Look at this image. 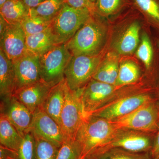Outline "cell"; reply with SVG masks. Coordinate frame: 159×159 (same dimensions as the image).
I'll list each match as a JSON object with an SVG mask.
<instances>
[{"instance_id": "obj_36", "label": "cell", "mask_w": 159, "mask_h": 159, "mask_svg": "<svg viewBox=\"0 0 159 159\" xmlns=\"http://www.w3.org/2000/svg\"><path fill=\"white\" fill-rule=\"evenodd\" d=\"M9 0H0V8L4 5L6 2Z\"/></svg>"}, {"instance_id": "obj_29", "label": "cell", "mask_w": 159, "mask_h": 159, "mask_svg": "<svg viewBox=\"0 0 159 159\" xmlns=\"http://www.w3.org/2000/svg\"><path fill=\"white\" fill-rule=\"evenodd\" d=\"M135 7L147 17L159 24V0H132Z\"/></svg>"}, {"instance_id": "obj_11", "label": "cell", "mask_w": 159, "mask_h": 159, "mask_svg": "<svg viewBox=\"0 0 159 159\" xmlns=\"http://www.w3.org/2000/svg\"><path fill=\"white\" fill-rule=\"evenodd\" d=\"M31 132L35 138L49 141L58 147L65 140L59 124L41 109L34 113Z\"/></svg>"}, {"instance_id": "obj_12", "label": "cell", "mask_w": 159, "mask_h": 159, "mask_svg": "<svg viewBox=\"0 0 159 159\" xmlns=\"http://www.w3.org/2000/svg\"><path fill=\"white\" fill-rule=\"evenodd\" d=\"M0 34V49L11 61L21 57L27 52L26 35L20 23L8 24Z\"/></svg>"}, {"instance_id": "obj_2", "label": "cell", "mask_w": 159, "mask_h": 159, "mask_svg": "<svg viewBox=\"0 0 159 159\" xmlns=\"http://www.w3.org/2000/svg\"><path fill=\"white\" fill-rule=\"evenodd\" d=\"M98 16L94 14L65 43L72 56L99 55L105 43L106 31Z\"/></svg>"}, {"instance_id": "obj_34", "label": "cell", "mask_w": 159, "mask_h": 159, "mask_svg": "<svg viewBox=\"0 0 159 159\" xmlns=\"http://www.w3.org/2000/svg\"><path fill=\"white\" fill-rule=\"evenodd\" d=\"M150 153L154 159L159 157V122L156 133L155 134L154 139Z\"/></svg>"}, {"instance_id": "obj_1", "label": "cell", "mask_w": 159, "mask_h": 159, "mask_svg": "<svg viewBox=\"0 0 159 159\" xmlns=\"http://www.w3.org/2000/svg\"><path fill=\"white\" fill-rule=\"evenodd\" d=\"M117 129L111 121L90 116L83 122L74 139L80 159H89L113 138Z\"/></svg>"}, {"instance_id": "obj_33", "label": "cell", "mask_w": 159, "mask_h": 159, "mask_svg": "<svg viewBox=\"0 0 159 159\" xmlns=\"http://www.w3.org/2000/svg\"><path fill=\"white\" fill-rule=\"evenodd\" d=\"M64 2L73 8L86 9L93 13H96L95 4L92 3L90 0H64Z\"/></svg>"}, {"instance_id": "obj_20", "label": "cell", "mask_w": 159, "mask_h": 159, "mask_svg": "<svg viewBox=\"0 0 159 159\" xmlns=\"http://www.w3.org/2000/svg\"><path fill=\"white\" fill-rule=\"evenodd\" d=\"M140 26L138 22L132 23L123 32L116 43V49L119 54H132L139 46Z\"/></svg>"}, {"instance_id": "obj_23", "label": "cell", "mask_w": 159, "mask_h": 159, "mask_svg": "<svg viewBox=\"0 0 159 159\" xmlns=\"http://www.w3.org/2000/svg\"><path fill=\"white\" fill-rule=\"evenodd\" d=\"M140 76L139 66L132 61H125L119 65L116 86L122 87L135 82Z\"/></svg>"}, {"instance_id": "obj_28", "label": "cell", "mask_w": 159, "mask_h": 159, "mask_svg": "<svg viewBox=\"0 0 159 159\" xmlns=\"http://www.w3.org/2000/svg\"><path fill=\"white\" fill-rule=\"evenodd\" d=\"M128 0H97L95 11L100 16L116 14L125 7Z\"/></svg>"}, {"instance_id": "obj_6", "label": "cell", "mask_w": 159, "mask_h": 159, "mask_svg": "<svg viewBox=\"0 0 159 159\" xmlns=\"http://www.w3.org/2000/svg\"><path fill=\"white\" fill-rule=\"evenodd\" d=\"M101 61L100 55L72 56L65 72L69 88L77 91L84 87L93 79Z\"/></svg>"}, {"instance_id": "obj_22", "label": "cell", "mask_w": 159, "mask_h": 159, "mask_svg": "<svg viewBox=\"0 0 159 159\" xmlns=\"http://www.w3.org/2000/svg\"><path fill=\"white\" fill-rule=\"evenodd\" d=\"M119 66L116 57H107L101 61L93 79L116 85Z\"/></svg>"}, {"instance_id": "obj_17", "label": "cell", "mask_w": 159, "mask_h": 159, "mask_svg": "<svg viewBox=\"0 0 159 159\" xmlns=\"http://www.w3.org/2000/svg\"><path fill=\"white\" fill-rule=\"evenodd\" d=\"M16 90V78L12 61L0 49V94L6 100L12 97Z\"/></svg>"}, {"instance_id": "obj_25", "label": "cell", "mask_w": 159, "mask_h": 159, "mask_svg": "<svg viewBox=\"0 0 159 159\" xmlns=\"http://www.w3.org/2000/svg\"><path fill=\"white\" fill-rule=\"evenodd\" d=\"M52 20L36 16H29L20 23L26 36L38 34L50 29Z\"/></svg>"}, {"instance_id": "obj_39", "label": "cell", "mask_w": 159, "mask_h": 159, "mask_svg": "<svg viewBox=\"0 0 159 159\" xmlns=\"http://www.w3.org/2000/svg\"><path fill=\"white\" fill-rule=\"evenodd\" d=\"M157 159H159V158H158Z\"/></svg>"}, {"instance_id": "obj_19", "label": "cell", "mask_w": 159, "mask_h": 159, "mask_svg": "<svg viewBox=\"0 0 159 159\" xmlns=\"http://www.w3.org/2000/svg\"><path fill=\"white\" fill-rule=\"evenodd\" d=\"M23 137L9 121L5 113L0 115V143L6 148L17 152Z\"/></svg>"}, {"instance_id": "obj_10", "label": "cell", "mask_w": 159, "mask_h": 159, "mask_svg": "<svg viewBox=\"0 0 159 159\" xmlns=\"http://www.w3.org/2000/svg\"><path fill=\"white\" fill-rule=\"evenodd\" d=\"M156 99L157 98L145 93L122 96L95 111L90 116L113 121Z\"/></svg>"}, {"instance_id": "obj_37", "label": "cell", "mask_w": 159, "mask_h": 159, "mask_svg": "<svg viewBox=\"0 0 159 159\" xmlns=\"http://www.w3.org/2000/svg\"><path fill=\"white\" fill-rule=\"evenodd\" d=\"M157 101L158 103H159V92L158 93V94L157 97Z\"/></svg>"}, {"instance_id": "obj_7", "label": "cell", "mask_w": 159, "mask_h": 159, "mask_svg": "<svg viewBox=\"0 0 159 159\" xmlns=\"http://www.w3.org/2000/svg\"><path fill=\"white\" fill-rule=\"evenodd\" d=\"M155 134L127 129H118L113 138L91 159L111 148H118L131 152H150Z\"/></svg>"}, {"instance_id": "obj_16", "label": "cell", "mask_w": 159, "mask_h": 159, "mask_svg": "<svg viewBox=\"0 0 159 159\" xmlns=\"http://www.w3.org/2000/svg\"><path fill=\"white\" fill-rule=\"evenodd\" d=\"M65 79L51 87L40 109L60 126V116L69 90Z\"/></svg>"}, {"instance_id": "obj_8", "label": "cell", "mask_w": 159, "mask_h": 159, "mask_svg": "<svg viewBox=\"0 0 159 159\" xmlns=\"http://www.w3.org/2000/svg\"><path fill=\"white\" fill-rule=\"evenodd\" d=\"M120 87L91 80L81 89L80 92V100L85 118L89 117L95 111L117 99L116 91Z\"/></svg>"}, {"instance_id": "obj_5", "label": "cell", "mask_w": 159, "mask_h": 159, "mask_svg": "<svg viewBox=\"0 0 159 159\" xmlns=\"http://www.w3.org/2000/svg\"><path fill=\"white\" fill-rule=\"evenodd\" d=\"M117 129H127L155 134L159 122V104L153 100L130 113L110 121Z\"/></svg>"}, {"instance_id": "obj_27", "label": "cell", "mask_w": 159, "mask_h": 159, "mask_svg": "<svg viewBox=\"0 0 159 159\" xmlns=\"http://www.w3.org/2000/svg\"><path fill=\"white\" fill-rule=\"evenodd\" d=\"M33 159H56L59 147L52 142L35 138Z\"/></svg>"}, {"instance_id": "obj_14", "label": "cell", "mask_w": 159, "mask_h": 159, "mask_svg": "<svg viewBox=\"0 0 159 159\" xmlns=\"http://www.w3.org/2000/svg\"><path fill=\"white\" fill-rule=\"evenodd\" d=\"M52 87L40 80L16 89L12 97L22 103L34 114L35 111L41 107Z\"/></svg>"}, {"instance_id": "obj_32", "label": "cell", "mask_w": 159, "mask_h": 159, "mask_svg": "<svg viewBox=\"0 0 159 159\" xmlns=\"http://www.w3.org/2000/svg\"><path fill=\"white\" fill-rule=\"evenodd\" d=\"M56 159H80V155L75 141L65 139L59 147Z\"/></svg>"}, {"instance_id": "obj_13", "label": "cell", "mask_w": 159, "mask_h": 159, "mask_svg": "<svg viewBox=\"0 0 159 159\" xmlns=\"http://www.w3.org/2000/svg\"><path fill=\"white\" fill-rule=\"evenodd\" d=\"M12 62L15 75L16 90L40 80L39 55L27 51Z\"/></svg>"}, {"instance_id": "obj_26", "label": "cell", "mask_w": 159, "mask_h": 159, "mask_svg": "<svg viewBox=\"0 0 159 159\" xmlns=\"http://www.w3.org/2000/svg\"><path fill=\"white\" fill-rule=\"evenodd\" d=\"M91 159H154L150 152L145 154L131 152L121 148L109 149Z\"/></svg>"}, {"instance_id": "obj_31", "label": "cell", "mask_w": 159, "mask_h": 159, "mask_svg": "<svg viewBox=\"0 0 159 159\" xmlns=\"http://www.w3.org/2000/svg\"><path fill=\"white\" fill-rule=\"evenodd\" d=\"M34 145L35 139L32 133L25 135L17 151L18 159H33Z\"/></svg>"}, {"instance_id": "obj_3", "label": "cell", "mask_w": 159, "mask_h": 159, "mask_svg": "<svg viewBox=\"0 0 159 159\" xmlns=\"http://www.w3.org/2000/svg\"><path fill=\"white\" fill-rule=\"evenodd\" d=\"M95 13L89 9L73 8L65 3L52 20L50 27L57 43L68 42Z\"/></svg>"}, {"instance_id": "obj_30", "label": "cell", "mask_w": 159, "mask_h": 159, "mask_svg": "<svg viewBox=\"0 0 159 159\" xmlns=\"http://www.w3.org/2000/svg\"><path fill=\"white\" fill-rule=\"evenodd\" d=\"M136 51L137 57L141 60L147 69L150 68L153 58V50L148 35L143 33Z\"/></svg>"}, {"instance_id": "obj_21", "label": "cell", "mask_w": 159, "mask_h": 159, "mask_svg": "<svg viewBox=\"0 0 159 159\" xmlns=\"http://www.w3.org/2000/svg\"><path fill=\"white\" fill-rule=\"evenodd\" d=\"M30 14V9L21 0H9L0 8V15L9 24L20 23Z\"/></svg>"}, {"instance_id": "obj_38", "label": "cell", "mask_w": 159, "mask_h": 159, "mask_svg": "<svg viewBox=\"0 0 159 159\" xmlns=\"http://www.w3.org/2000/svg\"><path fill=\"white\" fill-rule=\"evenodd\" d=\"M92 3H94V4H95L96 3V1L97 0H90Z\"/></svg>"}, {"instance_id": "obj_9", "label": "cell", "mask_w": 159, "mask_h": 159, "mask_svg": "<svg viewBox=\"0 0 159 159\" xmlns=\"http://www.w3.org/2000/svg\"><path fill=\"white\" fill-rule=\"evenodd\" d=\"M81 89H69L60 116V127L65 139L74 140L83 122L86 118L80 100Z\"/></svg>"}, {"instance_id": "obj_18", "label": "cell", "mask_w": 159, "mask_h": 159, "mask_svg": "<svg viewBox=\"0 0 159 159\" xmlns=\"http://www.w3.org/2000/svg\"><path fill=\"white\" fill-rule=\"evenodd\" d=\"M57 44H58L50 28L38 34L28 35L26 37L27 51L39 56Z\"/></svg>"}, {"instance_id": "obj_24", "label": "cell", "mask_w": 159, "mask_h": 159, "mask_svg": "<svg viewBox=\"0 0 159 159\" xmlns=\"http://www.w3.org/2000/svg\"><path fill=\"white\" fill-rule=\"evenodd\" d=\"M64 4V0H45L36 7L30 9V15L52 20Z\"/></svg>"}, {"instance_id": "obj_35", "label": "cell", "mask_w": 159, "mask_h": 159, "mask_svg": "<svg viewBox=\"0 0 159 159\" xmlns=\"http://www.w3.org/2000/svg\"><path fill=\"white\" fill-rule=\"evenodd\" d=\"M29 9L34 8L45 0H21Z\"/></svg>"}, {"instance_id": "obj_15", "label": "cell", "mask_w": 159, "mask_h": 159, "mask_svg": "<svg viewBox=\"0 0 159 159\" xmlns=\"http://www.w3.org/2000/svg\"><path fill=\"white\" fill-rule=\"evenodd\" d=\"M7 101L8 109L5 114L22 137L31 132L34 114L17 99L12 97Z\"/></svg>"}, {"instance_id": "obj_4", "label": "cell", "mask_w": 159, "mask_h": 159, "mask_svg": "<svg viewBox=\"0 0 159 159\" xmlns=\"http://www.w3.org/2000/svg\"><path fill=\"white\" fill-rule=\"evenodd\" d=\"M72 54L65 43L58 44L39 56L40 78L51 85L64 79L65 72Z\"/></svg>"}]
</instances>
